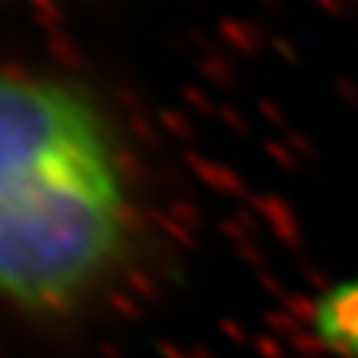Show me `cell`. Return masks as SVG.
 Returning a JSON list of instances; mask_svg holds the SVG:
<instances>
[{
    "instance_id": "6da1fadb",
    "label": "cell",
    "mask_w": 358,
    "mask_h": 358,
    "mask_svg": "<svg viewBox=\"0 0 358 358\" xmlns=\"http://www.w3.org/2000/svg\"><path fill=\"white\" fill-rule=\"evenodd\" d=\"M134 185L93 96L60 75L0 66V305L72 317L134 245Z\"/></svg>"
},
{
    "instance_id": "7a4b0ae2",
    "label": "cell",
    "mask_w": 358,
    "mask_h": 358,
    "mask_svg": "<svg viewBox=\"0 0 358 358\" xmlns=\"http://www.w3.org/2000/svg\"><path fill=\"white\" fill-rule=\"evenodd\" d=\"M310 334L334 358H358V272L317 296L310 308Z\"/></svg>"
}]
</instances>
